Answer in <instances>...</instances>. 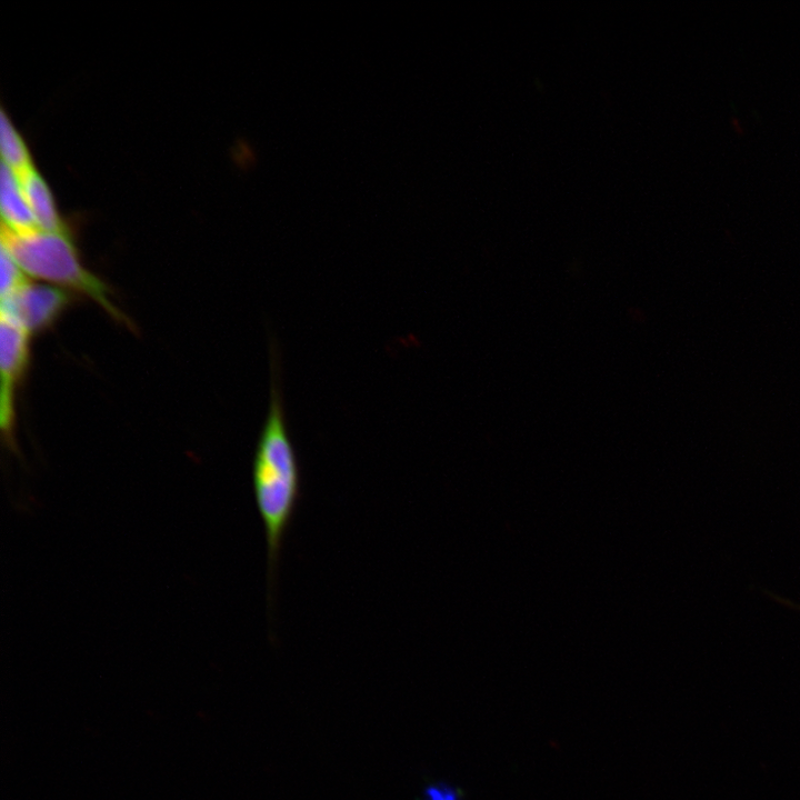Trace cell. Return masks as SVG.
Masks as SVG:
<instances>
[{"mask_svg": "<svg viewBox=\"0 0 800 800\" xmlns=\"http://www.w3.org/2000/svg\"><path fill=\"white\" fill-rule=\"evenodd\" d=\"M0 209L2 224L10 231L24 234L38 230L16 173L2 162L0 178Z\"/></svg>", "mask_w": 800, "mask_h": 800, "instance_id": "obj_6", "label": "cell"}, {"mask_svg": "<svg viewBox=\"0 0 800 800\" xmlns=\"http://www.w3.org/2000/svg\"><path fill=\"white\" fill-rule=\"evenodd\" d=\"M1 246L24 273L82 293L118 322L131 326L126 314L112 303L106 283L82 266L68 232L38 229L18 234L1 224Z\"/></svg>", "mask_w": 800, "mask_h": 800, "instance_id": "obj_2", "label": "cell"}, {"mask_svg": "<svg viewBox=\"0 0 800 800\" xmlns=\"http://www.w3.org/2000/svg\"><path fill=\"white\" fill-rule=\"evenodd\" d=\"M427 800H458L456 792L441 784H434L426 790Z\"/></svg>", "mask_w": 800, "mask_h": 800, "instance_id": "obj_9", "label": "cell"}, {"mask_svg": "<svg viewBox=\"0 0 800 800\" xmlns=\"http://www.w3.org/2000/svg\"><path fill=\"white\" fill-rule=\"evenodd\" d=\"M0 149L2 162L16 174L33 166L24 140L16 130L4 110L1 111L0 116Z\"/></svg>", "mask_w": 800, "mask_h": 800, "instance_id": "obj_7", "label": "cell"}, {"mask_svg": "<svg viewBox=\"0 0 800 800\" xmlns=\"http://www.w3.org/2000/svg\"><path fill=\"white\" fill-rule=\"evenodd\" d=\"M0 293L1 300L7 299L28 283L24 271L9 251L1 246L0 253Z\"/></svg>", "mask_w": 800, "mask_h": 800, "instance_id": "obj_8", "label": "cell"}, {"mask_svg": "<svg viewBox=\"0 0 800 800\" xmlns=\"http://www.w3.org/2000/svg\"><path fill=\"white\" fill-rule=\"evenodd\" d=\"M29 333L13 318L0 316V427L9 444L13 439L14 392L28 366Z\"/></svg>", "mask_w": 800, "mask_h": 800, "instance_id": "obj_3", "label": "cell"}, {"mask_svg": "<svg viewBox=\"0 0 800 800\" xmlns=\"http://www.w3.org/2000/svg\"><path fill=\"white\" fill-rule=\"evenodd\" d=\"M270 397L252 460V488L263 523L268 560V604L277 578L284 534L301 498L302 474L289 432L277 346L270 347Z\"/></svg>", "mask_w": 800, "mask_h": 800, "instance_id": "obj_1", "label": "cell"}, {"mask_svg": "<svg viewBox=\"0 0 800 800\" xmlns=\"http://www.w3.org/2000/svg\"><path fill=\"white\" fill-rule=\"evenodd\" d=\"M70 302V294L60 288L28 282L1 300V312L13 318L28 333H34L52 326Z\"/></svg>", "mask_w": 800, "mask_h": 800, "instance_id": "obj_4", "label": "cell"}, {"mask_svg": "<svg viewBox=\"0 0 800 800\" xmlns=\"http://www.w3.org/2000/svg\"><path fill=\"white\" fill-rule=\"evenodd\" d=\"M20 181L30 210L40 230L68 232L58 212L53 194L34 166L16 174Z\"/></svg>", "mask_w": 800, "mask_h": 800, "instance_id": "obj_5", "label": "cell"}]
</instances>
